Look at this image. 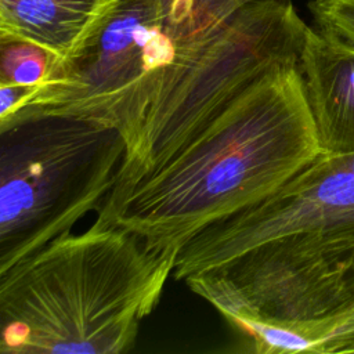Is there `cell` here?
<instances>
[{
    "label": "cell",
    "instance_id": "obj_1",
    "mask_svg": "<svg viewBox=\"0 0 354 354\" xmlns=\"http://www.w3.org/2000/svg\"><path fill=\"white\" fill-rule=\"evenodd\" d=\"M321 152L299 65L260 77L159 169L106 198L97 220L178 253L210 224L264 199Z\"/></svg>",
    "mask_w": 354,
    "mask_h": 354
},
{
    "label": "cell",
    "instance_id": "obj_2",
    "mask_svg": "<svg viewBox=\"0 0 354 354\" xmlns=\"http://www.w3.org/2000/svg\"><path fill=\"white\" fill-rule=\"evenodd\" d=\"M177 254L97 218L55 238L0 272V353L130 351Z\"/></svg>",
    "mask_w": 354,
    "mask_h": 354
},
{
    "label": "cell",
    "instance_id": "obj_3",
    "mask_svg": "<svg viewBox=\"0 0 354 354\" xmlns=\"http://www.w3.org/2000/svg\"><path fill=\"white\" fill-rule=\"evenodd\" d=\"M259 354H354V227L288 234L184 281Z\"/></svg>",
    "mask_w": 354,
    "mask_h": 354
},
{
    "label": "cell",
    "instance_id": "obj_4",
    "mask_svg": "<svg viewBox=\"0 0 354 354\" xmlns=\"http://www.w3.org/2000/svg\"><path fill=\"white\" fill-rule=\"evenodd\" d=\"M122 134L69 115L0 124V272L98 210L124 155Z\"/></svg>",
    "mask_w": 354,
    "mask_h": 354
},
{
    "label": "cell",
    "instance_id": "obj_5",
    "mask_svg": "<svg viewBox=\"0 0 354 354\" xmlns=\"http://www.w3.org/2000/svg\"><path fill=\"white\" fill-rule=\"evenodd\" d=\"M310 25L290 0H263L192 41L163 95L126 148L113 198L159 169L264 75L299 65Z\"/></svg>",
    "mask_w": 354,
    "mask_h": 354
},
{
    "label": "cell",
    "instance_id": "obj_6",
    "mask_svg": "<svg viewBox=\"0 0 354 354\" xmlns=\"http://www.w3.org/2000/svg\"><path fill=\"white\" fill-rule=\"evenodd\" d=\"M184 46L166 28L162 0H124L73 54L54 62L44 86L11 119L76 116L116 129L129 148L160 100Z\"/></svg>",
    "mask_w": 354,
    "mask_h": 354
},
{
    "label": "cell",
    "instance_id": "obj_7",
    "mask_svg": "<svg viewBox=\"0 0 354 354\" xmlns=\"http://www.w3.org/2000/svg\"><path fill=\"white\" fill-rule=\"evenodd\" d=\"M340 227H354V153L319 152L268 196L187 242L177 254L173 277L185 281L288 234Z\"/></svg>",
    "mask_w": 354,
    "mask_h": 354
},
{
    "label": "cell",
    "instance_id": "obj_8",
    "mask_svg": "<svg viewBox=\"0 0 354 354\" xmlns=\"http://www.w3.org/2000/svg\"><path fill=\"white\" fill-rule=\"evenodd\" d=\"M299 66L321 152L354 153V46L310 26Z\"/></svg>",
    "mask_w": 354,
    "mask_h": 354
},
{
    "label": "cell",
    "instance_id": "obj_9",
    "mask_svg": "<svg viewBox=\"0 0 354 354\" xmlns=\"http://www.w3.org/2000/svg\"><path fill=\"white\" fill-rule=\"evenodd\" d=\"M124 0H0V39L24 40L68 58Z\"/></svg>",
    "mask_w": 354,
    "mask_h": 354
},
{
    "label": "cell",
    "instance_id": "obj_10",
    "mask_svg": "<svg viewBox=\"0 0 354 354\" xmlns=\"http://www.w3.org/2000/svg\"><path fill=\"white\" fill-rule=\"evenodd\" d=\"M55 61L51 53L33 43L0 39V84L25 87L36 95L47 82Z\"/></svg>",
    "mask_w": 354,
    "mask_h": 354
},
{
    "label": "cell",
    "instance_id": "obj_11",
    "mask_svg": "<svg viewBox=\"0 0 354 354\" xmlns=\"http://www.w3.org/2000/svg\"><path fill=\"white\" fill-rule=\"evenodd\" d=\"M263 0H198L187 19L173 33L178 43L202 39L243 7Z\"/></svg>",
    "mask_w": 354,
    "mask_h": 354
},
{
    "label": "cell",
    "instance_id": "obj_12",
    "mask_svg": "<svg viewBox=\"0 0 354 354\" xmlns=\"http://www.w3.org/2000/svg\"><path fill=\"white\" fill-rule=\"evenodd\" d=\"M314 26L354 46V0H311Z\"/></svg>",
    "mask_w": 354,
    "mask_h": 354
},
{
    "label": "cell",
    "instance_id": "obj_13",
    "mask_svg": "<svg viewBox=\"0 0 354 354\" xmlns=\"http://www.w3.org/2000/svg\"><path fill=\"white\" fill-rule=\"evenodd\" d=\"M196 1L198 0H162L166 28L171 33V36L177 30V28L187 19Z\"/></svg>",
    "mask_w": 354,
    "mask_h": 354
}]
</instances>
